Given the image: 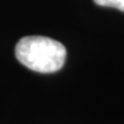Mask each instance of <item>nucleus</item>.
Segmentation results:
<instances>
[{
  "label": "nucleus",
  "mask_w": 124,
  "mask_h": 124,
  "mask_svg": "<svg viewBox=\"0 0 124 124\" xmlns=\"http://www.w3.org/2000/svg\"><path fill=\"white\" fill-rule=\"evenodd\" d=\"M15 55L23 66L37 72L51 74L60 70L66 61V47L43 36H29L18 40Z\"/></svg>",
  "instance_id": "obj_1"
},
{
  "label": "nucleus",
  "mask_w": 124,
  "mask_h": 124,
  "mask_svg": "<svg viewBox=\"0 0 124 124\" xmlns=\"http://www.w3.org/2000/svg\"><path fill=\"white\" fill-rule=\"evenodd\" d=\"M93 1L99 6L113 7L121 12H124V0H93Z\"/></svg>",
  "instance_id": "obj_2"
}]
</instances>
